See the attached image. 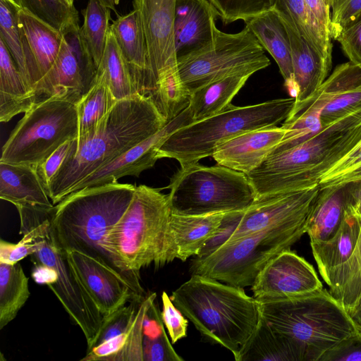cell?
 <instances>
[{"mask_svg":"<svg viewBox=\"0 0 361 361\" xmlns=\"http://www.w3.org/2000/svg\"><path fill=\"white\" fill-rule=\"evenodd\" d=\"M68 4L71 6H74L73 4V0H65Z\"/></svg>","mask_w":361,"mask_h":361,"instance_id":"9f6ffc18","label":"cell"},{"mask_svg":"<svg viewBox=\"0 0 361 361\" xmlns=\"http://www.w3.org/2000/svg\"><path fill=\"white\" fill-rule=\"evenodd\" d=\"M0 198L14 206L51 208L50 201L37 168L0 162Z\"/></svg>","mask_w":361,"mask_h":361,"instance_id":"484cf974","label":"cell"},{"mask_svg":"<svg viewBox=\"0 0 361 361\" xmlns=\"http://www.w3.org/2000/svg\"><path fill=\"white\" fill-rule=\"evenodd\" d=\"M77 141L74 139L64 142L36 167L46 192Z\"/></svg>","mask_w":361,"mask_h":361,"instance_id":"7dc6e473","label":"cell"},{"mask_svg":"<svg viewBox=\"0 0 361 361\" xmlns=\"http://www.w3.org/2000/svg\"><path fill=\"white\" fill-rule=\"evenodd\" d=\"M307 221L285 222L227 242L206 257H195L190 271L238 288L251 286L271 259L306 233Z\"/></svg>","mask_w":361,"mask_h":361,"instance_id":"9c48e42d","label":"cell"},{"mask_svg":"<svg viewBox=\"0 0 361 361\" xmlns=\"http://www.w3.org/2000/svg\"><path fill=\"white\" fill-rule=\"evenodd\" d=\"M345 212L344 186L320 189L312 207L307 231L310 244L330 240L338 231Z\"/></svg>","mask_w":361,"mask_h":361,"instance_id":"f546056e","label":"cell"},{"mask_svg":"<svg viewBox=\"0 0 361 361\" xmlns=\"http://www.w3.org/2000/svg\"><path fill=\"white\" fill-rule=\"evenodd\" d=\"M102 4L106 6L107 8L113 10L116 13H117L116 5L118 3V0H98Z\"/></svg>","mask_w":361,"mask_h":361,"instance_id":"db71d44e","label":"cell"},{"mask_svg":"<svg viewBox=\"0 0 361 361\" xmlns=\"http://www.w3.org/2000/svg\"><path fill=\"white\" fill-rule=\"evenodd\" d=\"M190 94L180 78L177 66L159 76L156 89L149 97L168 123L188 106Z\"/></svg>","mask_w":361,"mask_h":361,"instance_id":"d590c367","label":"cell"},{"mask_svg":"<svg viewBox=\"0 0 361 361\" xmlns=\"http://www.w3.org/2000/svg\"><path fill=\"white\" fill-rule=\"evenodd\" d=\"M80 28L78 24L73 25L61 31L63 39L60 53L36 88L37 102L56 97L77 104L93 85L97 68Z\"/></svg>","mask_w":361,"mask_h":361,"instance_id":"4fadbf2b","label":"cell"},{"mask_svg":"<svg viewBox=\"0 0 361 361\" xmlns=\"http://www.w3.org/2000/svg\"><path fill=\"white\" fill-rule=\"evenodd\" d=\"M345 209L361 215V180L344 186Z\"/></svg>","mask_w":361,"mask_h":361,"instance_id":"f5cc1de1","label":"cell"},{"mask_svg":"<svg viewBox=\"0 0 361 361\" xmlns=\"http://www.w3.org/2000/svg\"><path fill=\"white\" fill-rule=\"evenodd\" d=\"M327 1V3L329 4V5L331 6V4H332V1L333 0H326Z\"/></svg>","mask_w":361,"mask_h":361,"instance_id":"6f0895ef","label":"cell"},{"mask_svg":"<svg viewBox=\"0 0 361 361\" xmlns=\"http://www.w3.org/2000/svg\"><path fill=\"white\" fill-rule=\"evenodd\" d=\"M319 361H361V333L337 343Z\"/></svg>","mask_w":361,"mask_h":361,"instance_id":"f907efd6","label":"cell"},{"mask_svg":"<svg viewBox=\"0 0 361 361\" xmlns=\"http://www.w3.org/2000/svg\"><path fill=\"white\" fill-rule=\"evenodd\" d=\"M30 295L29 279L19 262H0V329L17 316Z\"/></svg>","mask_w":361,"mask_h":361,"instance_id":"836d02e7","label":"cell"},{"mask_svg":"<svg viewBox=\"0 0 361 361\" xmlns=\"http://www.w3.org/2000/svg\"><path fill=\"white\" fill-rule=\"evenodd\" d=\"M355 321L361 326V307L355 318Z\"/></svg>","mask_w":361,"mask_h":361,"instance_id":"11a10c76","label":"cell"},{"mask_svg":"<svg viewBox=\"0 0 361 361\" xmlns=\"http://www.w3.org/2000/svg\"><path fill=\"white\" fill-rule=\"evenodd\" d=\"M274 8L289 15L299 33L323 57L332 61V44L323 38L314 24L305 0H279Z\"/></svg>","mask_w":361,"mask_h":361,"instance_id":"f35d334b","label":"cell"},{"mask_svg":"<svg viewBox=\"0 0 361 361\" xmlns=\"http://www.w3.org/2000/svg\"><path fill=\"white\" fill-rule=\"evenodd\" d=\"M286 131L274 126L244 132L219 145L212 157L219 165L247 174L274 152Z\"/></svg>","mask_w":361,"mask_h":361,"instance_id":"44dd1931","label":"cell"},{"mask_svg":"<svg viewBox=\"0 0 361 361\" xmlns=\"http://www.w3.org/2000/svg\"><path fill=\"white\" fill-rule=\"evenodd\" d=\"M97 72L104 75L112 94L118 101L138 94L135 91L128 66L110 28Z\"/></svg>","mask_w":361,"mask_h":361,"instance_id":"e575fe53","label":"cell"},{"mask_svg":"<svg viewBox=\"0 0 361 361\" xmlns=\"http://www.w3.org/2000/svg\"><path fill=\"white\" fill-rule=\"evenodd\" d=\"M192 122L193 120L187 107L158 132L82 179L72 188L69 195L88 188L117 182L123 176L139 177L142 172L152 168L159 159V150L168 137Z\"/></svg>","mask_w":361,"mask_h":361,"instance_id":"9a60e30c","label":"cell"},{"mask_svg":"<svg viewBox=\"0 0 361 361\" xmlns=\"http://www.w3.org/2000/svg\"><path fill=\"white\" fill-rule=\"evenodd\" d=\"M156 297V293H152L140 303L133 321L126 332L86 353L80 360L143 361L145 318Z\"/></svg>","mask_w":361,"mask_h":361,"instance_id":"4316f807","label":"cell"},{"mask_svg":"<svg viewBox=\"0 0 361 361\" xmlns=\"http://www.w3.org/2000/svg\"><path fill=\"white\" fill-rule=\"evenodd\" d=\"M262 47L276 62L291 97L296 96L289 37L276 10L264 12L245 21Z\"/></svg>","mask_w":361,"mask_h":361,"instance_id":"d4e9b609","label":"cell"},{"mask_svg":"<svg viewBox=\"0 0 361 361\" xmlns=\"http://www.w3.org/2000/svg\"><path fill=\"white\" fill-rule=\"evenodd\" d=\"M35 102V92L0 39V121L8 122L15 116L25 113Z\"/></svg>","mask_w":361,"mask_h":361,"instance_id":"83f0119b","label":"cell"},{"mask_svg":"<svg viewBox=\"0 0 361 361\" xmlns=\"http://www.w3.org/2000/svg\"><path fill=\"white\" fill-rule=\"evenodd\" d=\"M167 188L172 213L181 215L244 211L256 199L245 173L218 164L207 166L195 162L180 166Z\"/></svg>","mask_w":361,"mask_h":361,"instance_id":"30bf717a","label":"cell"},{"mask_svg":"<svg viewBox=\"0 0 361 361\" xmlns=\"http://www.w3.org/2000/svg\"><path fill=\"white\" fill-rule=\"evenodd\" d=\"M177 63L180 78L190 92L224 77L252 75L270 65L264 48L246 26L237 33L217 29L211 44L178 59Z\"/></svg>","mask_w":361,"mask_h":361,"instance_id":"7c38bea8","label":"cell"},{"mask_svg":"<svg viewBox=\"0 0 361 361\" xmlns=\"http://www.w3.org/2000/svg\"><path fill=\"white\" fill-rule=\"evenodd\" d=\"M262 317L300 350L303 361H319L361 326L326 290L283 300L259 303Z\"/></svg>","mask_w":361,"mask_h":361,"instance_id":"8992f818","label":"cell"},{"mask_svg":"<svg viewBox=\"0 0 361 361\" xmlns=\"http://www.w3.org/2000/svg\"><path fill=\"white\" fill-rule=\"evenodd\" d=\"M20 216V234L28 232L37 250L30 255L34 264L54 270L56 280L49 286L75 324L90 343L99 331L104 316L86 291L68 259L67 251L59 244L51 218L54 207L16 206Z\"/></svg>","mask_w":361,"mask_h":361,"instance_id":"ba28073f","label":"cell"},{"mask_svg":"<svg viewBox=\"0 0 361 361\" xmlns=\"http://www.w3.org/2000/svg\"><path fill=\"white\" fill-rule=\"evenodd\" d=\"M226 214L181 215L172 213L171 228L176 247V259L185 262L190 257L197 256L216 234Z\"/></svg>","mask_w":361,"mask_h":361,"instance_id":"f1b7e54d","label":"cell"},{"mask_svg":"<svg viewBox=\"0 0 361 361\" xmlns=\"http://www.w3.org/2000/svg\"><path fill=\"white\" fill-rule=\"evenodd\" d=\"M140 302H130L104 317L99 331L87 344L86 353L126 332L131 325Z\"/></svg>","mask_w":361,"mask_h":361,"instance_id":"ee69618b","label":"cell"},{"mask_svg":"<svg viewBox=\"0 0 361 361\" xmlns=\"http://www.w3.org/2000/svg\"><path fill=\"white\" fill-rule=\"evenodd\" d=\"M22 239L17 243L0 240V262L14 264L37 250V244L28 232L22 233Z\"/></svg>","mask_w":361,"mask_h":361,"instance_id":"681fc988","label":"cell"},{"mask_svg":"<svg viewBox=\"0 0 361 361\" xmlns=\"http://www.w3.org/2000/svg\"><path fill=\"white\" fill-rule=\"evenodd\" d=\"M307 107L322 110L321 120L327 126L361 109V68L352 62L337 66L314 94L285 121Z\"/></svg>","mask_w":361,"mask_h":361,"instance_id":"d6986e66","label":"cell"},{"mask_svg":"<svg viewBox=\"0 0 361 361\" xmlns=\"http://www.w3.org/2000/svg\"><path fill=\"white\" fill-rule=\"evenodd\" d=\"M285 26L290 44L294 82L295 104L288 116L310 99L326 79L331 61L323 57L299 33L292 18L275 8Z\"/></svg>","mask_w":361,"mask_h":361,"instance_id":"7402d4cb","label":"cell"},{"mask_svg":"<svg viewBox=\"0 0 361 361\" xmlns=\"http://www.w3.org/2000/svg\"><path fill=\"white\" fill-rule=\"evenodd\" d=\"M111 9L98 0H89L82 11L84 22L80 34L97 69L102 60L109 31Z\"/></svg>","mask_w":361,"mask_h":361,"instance_id":"8d00e7d4","label":"cell"},{"mask_svg":"<svg viewBox=\"0 0 361 361\" xmlns=\"http://www.w3.org/2000/svg\"><path fill=\"white\" fill-rule=\"evenodd\" d=\"M294 104L293 97L245 106L230 104L214 116L176 130L160 147L159 159H175L183 166L212 157L219 145L234 136L285 121Z\"/></svg>","mask_w":361,"mask_h":361,"instance_id":"52a82bcc","label":"cell"},{"mask_svg":"<svg viewBox=\"0 0 361 361\" xmlns=\"http://www.w3.org/2000/svg\"><path fill=\"white\" fill-rule=\"evenodd\" d=\"M251 75H231L192 91L188 107L193 122L214 116L224 109Z\"/></svg>","mask_w":361,"mask_h":361,"instance_id":"1f68e13d","label":"cell"},{"mask_svg":"<svg viewBox=\"0 0 361 361\" xmlns=\"http://www.w3.org/2000/svg\"><path fill=\"white\" fill-rule=\"evenodd\" d=\"M168 195L145 185L136 186L126 212L110 232L106 247L118 267L131 274L176 259Z\"/></svg>","mask_w":361,"mask_h":361,"instance_id":"5b68a950","label":"cell"},{"mask_svg":"<svg viewBox=\"0 0 361 361\" xmlns=\"http://www.w3.org/2000/svg\"><path fill=\"white\" fill-rule=\"evenodd\" d=\"M18 25L26 80L35 93L37 85L50 71L59 56L63 35L22 8L18 11Z\"/></svg>","mask_w":361,"mask_h":361,"instance_id":"ffe728a7","label":"cell"},{"mask_svg":"<svg viewBox=\"0 0 361 361\" xmlns=\"http://www.w3.org/2000/svg\"><path fill=\"white\" fill-rule=\"evenodd\" d=\"M24 114L2 147L0 162L37 167L64 142L78 137L75 104L49 97Z\"/></svg>","mask_w":361,"mask_h":361,"instance_id":"8fae6325","label":"cell"},{"mask_svg":"<svg viewBox=\"0 0 361 361\" xmlns=\"http://www.w3.org/2000/svg\"><path fill=\"white\" fill-rule=\"evenodd\" d=\"M361 16V0H333L331 8L330 35L336 39L349 24Z\"/></svg>","mask_w":361,"mask_h":361,"instance_id":"f6af8a7d","label":"cell"},{"mask_svg":"<svg viewBox=\"0 0 361 361\" xmlns=\"http://www.w3.org/2000/svg\"><path fill=\"white\" fill-rule=\"evenodd\" d=\"M319 190L317 185L256 199L243 211L237 228L227 242L285 222L308 219Z\"/></svg>","mask_w":361,"mask_h":361,"instance_id":"e0dca14e","label":"cell"},{"mask_svg":"<svg viewBox=\"0 0 361 361\" xmlns=\"http://www.w3.org/2000/svg\"><path fill=\"white\" fill-rule=\"evenodd\" d=\"M68 262L104 317L147 295L137 293L121 274L96 259L76 250L67 251Z\"/></svg>","mask_w":361,"mask_h":361,"instance_id":"2e32d148","label":"cell"},{"mask_svg":"<svg viewBox=\"0 0 361 361\" xmlns=\"http://www.w3.org/2000/svg\"><path fill=\"white\" fill-rule=\"evenodd\" d=\"M170 298L203 337L226 348L235 360L262 317L259 303L243 288L198 274Z\"/></svg>","mask_w":361,"mask_h":361,"instance_id":"277c9868","label":"cell"},{"mask_svg":"<svg viewBox=\"0 0 361 361\" xmlns=\"http://www.w3.org/2000/svg\"><path fill=\"white\" fill-rule=\"evenodd\" d=\"M217 18L219 13L209 0H176L174 41L177 59L214 40Z\"/></svg>","mask_w":361,"mask_h":361,"instance_id":"603a6c76","label":"cell"},{"mask_svg":"<svg viewBox=\"0 0 361 361\" xmlns=\"http://www.w3.org/2000/svg\"><path fill=\"white\" fill-rule=\"evenodd\" d=\"M136 186L118 181L73 192L54 205L51 221L66 250L89 255L123 276L142 295L140 274L121 271L106 247L107 238L128 208Z\"/></svg>","mask_w":361,"mask_h":361,"instance_id":"6da1fadb","label":"cell"},{"mask_svg":"<svg viewBox=\"0 0 361 361\" xmlns=\"http://www.w3.org/2000/svg\"><path fill=\"white\" fill-rule=\"evenodd\" d=\"M322 288L312 265L290 249L271 259L251 286L253 298L259 303L283 300Z\"/></svg>","mask_w":361,"mask_h":361,"instance_id":"5bb4252c","label":"cell"},{"mask_svg":"<svg viewBox=\"0 0 361 361\" xmlns=\"http://www.w3.org/2000/svg\"><path fill=\"white\" fill-rule=\"evenodd\" d=\"M310 16L322 35L331 43L330 35L331 6L326 0H305Z\"/></svg>","mask_w":361,"mask_h":361,"instance_id":"816d5d0a","label":"cell"},{"mask_svg":"<svg viewBox=\"0 0 361 361\" xmlns=\"http://www.w3.org/2000/svg\"><path fill=\"white\" fill-rule=\"evenodd\" d=\"M225 23L244 22L276 8L279 0H209Z\"/></svg>","mask_w":361,"mask_h":361,"instance_id":"7bdbcfd3","label":"cell"},{"mask_svg":"<svg viewBox=\"0 0 361 361\" xmlns=\"http://www.w3.org/2000/svg\"><path fill=\"white\" fill-rule=\"evenodd\" d=\"M360 138L361 109L324 126L298 145L270 154L245 174L256 199L319 185L322 176Z\"/></svg>","mask_w":361,"mask_h":361,"instance_id":"3957f363","label":"cell"},{"mask_svg":"<svg viewBox=\"0 0 361 361\" xmlns=\"http://www.w3.org/2000/svg\"><path fill=\"white\" fill-rule=\"evenodd\" d=\"M166 123L149 97L136 94L118 100L94 136L73 146L47 190L52 204H57L82 179Z\"/></svg>","mask_w":361,"mask_h":361,"instance_id":"7a4b0ae2","label":"cell"},{"mask_svg":"<svg viewBox=\"0 0 361 361\" xmlns=\"http://www.w3.org/2000/svg\"><path fill=\"white\" fill-rule=\"evenodd\" d=\"M161 300L163 305L161 312L162 321L173 344L186 336L188 320L175 306L165 291L162 292Z\"/></svg>","mask_w":361,"mask_h":361,"instance_id":"bcb514c9","label":"cell"},{"mask_svg":"<svg viewBox=\"0 0 361 361\" xmlns=\"http://www.w3.org/2000/svg\"><path fill=\"white\" fill-rule=\"evenodd\" d=\"M336 40L350 61L361 68V16L346 26Z\"/></svg>","mask_w":361,"mask_h":361,"instance_id":"c3c4849f","label":"cell"},{"mask_svg":"<svg viewBox=\"0 0 361 361\" xmlns=\"http://www.w3.org/2000/svg\"><path fill=\"white\" fill-rule=\"evenodd\" d=\"M22 8L53 27L63 31L78 25V13L65 0H15Z\"/></svg>","mask_w":361,"mask_h":361,"instance_id":"ab89813d","label":"cell"},{"mask_svg":"<svg viewBox=\"0 0 361 361\" xmlns=\"http://www.w3.org/2000/svg\"><path fill=\"white\" fill-rule=\"evenodd\" d=\"M176 0H133L143 28L156 82L166 70L178 66L174 41Z\"/></svg>","mask_w":361,"mask_h":361,"instance_id":"ac0fdd59","label":"cell"},{"mask_svg":"<svg viewBox=\"0 0 361 361\" xmlns=\"http://www.w3.org/2000/svg\"><path fill=\"white\" fill-rule=\"evenodd\" d=\"M20 8L15 0H0V39L4 41L18 70L26 80L18 25V11Z\"/></svg>","mask_w":361,"mask_h":361,"instance_id":"60d3db41","label":"cell"},{"mask_svg":"<svg viewBox=\"0 0 361 361\" xmlns=\"http://www.w3.org/2000/svg\"><path fill=\"white\" fill-rule=\"evenodd\" d=\"M117 102L104 75L97 72L93 85L76 104L78 147L94 136Z\"/></svg>","mask_w":361,"mask_h":361,"instance_id":"d6a6232c","label":"cell"},{"mask_svg":"<svg viewBox=\"0 0 361 361\" xmlns=\"http://www.w3.org/2000/svg\"><path fill=\"white\" fill-rule=\"evenodd\" d=\"M236 361H303L298 348L274 329L262 317L240 350Z\"/></svg>","mask_w":361,"mask_h":361,"instance_id":"4dcf8cb0","label":"cell"},{"mask_svg":"<svg viewBox=\"0 0 361 361\" xmlns=\"http://www.w3.org/2000/svg\"><path fill=\"white\" fill-rule=\"evenodd\" d=\"M154 302L145 318L143 361H183L168 338L161 314Z\"/></svg>","mask_w":361,"mask_h":361,"instance_id":"74e56055","label":"cell"},{"mask_svg":"<svg viewBox=\"0 0 361 361\" xmlns=\"http://www.w3.org/2000/svg\"><path fill=\"white\" fill-rule=\"evenodd\" d=\"M361 180V138L357 143L324 176L320 189L343 187Z\"/></svg>","mask_w":361,"mask_h":361,"instance_id":"b9f144b4","label":"cell"},{"mask_svg":"<svg viewBox=\"0 0 361 361\" xmlns=\"http://www.w3.org/2000/svg\"><path fill=\"white\" fill-rule=\"evenodd\" d=\"M126 62L137 93L151 97L156 89L146 39L139 16L133 10L110 25Z\"/></svg>","mask_w":361,"mask_h":361,"instance_id":"cb8c5ba5","label":"cell"}]
</instances>
